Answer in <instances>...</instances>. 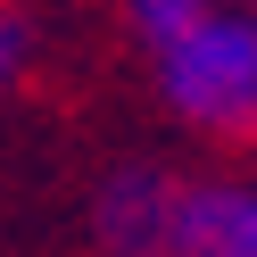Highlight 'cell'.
I'll list each match as a JSON object with an SVG mask.
<instances>
[{
  "label": "cell",
  "mask_w": 257,
  "mask_h": 257,
  "mask_svg": "<svg viewBox=\"0 0 257 257\" xmlns=\"http://www.w3.org/2000/svg\"><path fill=\"white\" fill-rule=\"evenodd\" d=\"M158 67V100L191 124V133H257V17L207 0L183 34H166L150 50Z\"/></svg>",
  "instance_id": "1"
},
{
  "label": "cell",
  "mask_w": 257,
  "mask_h": 257,
  "mask_svg": "<svg viewBox=\"0 0 257 257\" xmlns=\"http://www.w3.org/2000/svg\"><path fill=\"white\" fill-rule=\"evenodd\" d=\"M174 207H183V183L158 166H116L91 191V240L100 257H166L174 249Z\"/></svg>",
  "instance_id": "2"
},
{
  "label": "cell",
  "mask_w": 257,
  "mask_h": 257,
  "mask_svg": "<svg viewBox=\"0 0 257 257\" xmlns=\"http://www.w3.org/2000/svg\"><path fill=\"white\" fill-rule=\"evenodd\" d=\"M166 257H257V183H183Z\"/></svg>",
  "instance_id": "3"
},
{
  "label": "cell",
  "mask_w": 257,
  "mask_h": 257,
  "mask_svg": "<svg viewBox=\"0 0 257 257\" xmlns=\"http://www.w3.org/2000/svg\"><path fill=\"white\" fill-rule=\"evenodd\" d=\"M25 67H34V17H25L17 0H0V100L17 91Z\"/></svg>",
  "instance_id": "4"
}]
</instances>
